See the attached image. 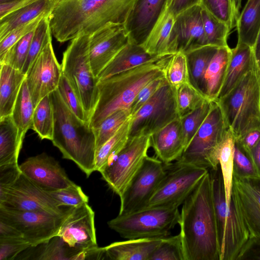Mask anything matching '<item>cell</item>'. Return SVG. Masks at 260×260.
<instances>
[{"mask_svg": "<svg viewBox=\"0 0 260 260\" xmlns=\"http://www.w3.org/2000/svg\"><path fill=\"white\" fill-rule=\"evenodd\" d=\"M178 224L184 260H220L209 170L182 205Z\"/></svg>", "mask_w": 260, "mask_h": 260, "instance_id": "1", "label": "cell"}, {"mask_svg": "<svg viewBox=\"0 0 260 260\" xmlns=\"http://www.w3.org/2000/svg\"><path fill=\"white\" fill-rule=\"evenodd\" d=\"M136 0H58L49 15L57 41L90 35L106 24H124Z\"/></svg>", "mask_w": 260, "mask_h": 260, "instance_id": "2", "label": "cell"}, {"mask_svg": "<svg viewBox=\"0 0 260 260\" xmlns=\"http://www.w3.org/2000/svg\"><path fill=\"white\" fill-rule=\"evenodd\" d=\"M54 112L52 142L62 157L74 161L87 177L95 171L96 139L89 123L78 118L67 107L57 89L50 94Z\"/></svg>", "mask_w": 260, "mask_h": 260, "instance_id": "3", "label": "cell"}, {"mask_svg": "<svg viewBox=\"0 0 260 260\" xmlns=\"http://www.w3.org/2000/svg\"><path fill=\"white\" fill-rule=\"evenodd\" d=\"M161 59L99 81V99L90 118V126L93 129L96 128L107 117L116 111H130L140 90L151 81L164 75Z\"/></svg>", "mask_w": 260, "mask_h": 260, "instance_id": "4", "label": "cell"}, {"mask_svg": "<svg viewBox=\"0 0 260 260\" xmlns=\"http://www.w3.org/2000/svg\"><path fill=\"white\" fill-rule=\"evenodd\" d=\"M216 101L236 139L242 138L249 131H260V80L256 68Z\"/></svg>", "mask_w": 260, "mask_h": 260, "instance_id": "5", "label": "cell"}, {"mask_svg": "<svg viewBox=\"0 0 260 260\" xmlns=\"http://www.w3.org/2000/svg\"><path fill=\"white\" fill-rule=\"evenodd\" d=\"M213 203L216 220L220 260H239L248 241V236L236 205L231 198L225 202L221 169H210Z\"/></svg>", "mask_w": 260, "mask_h": 260, "instance_id": "6", "label": "cell"}, {"mask_svg": "<svg viewBox=\"0 0 260 260\" xmlns=\"http://www.w3.org/2000/svg\"><path fill=\"white\" fill-rule=\"evenodd\" d=\"M89 37L88 35L81 34L71 41L63 53L61 65L62 74L90 118L99 99V80L90 66Z\"/></svg>", "mask_w": 260, "mask_h": 260, "instance_id": "7", "label": "cell"}, {"mask_svg": "<svg viewBox=\"0 0 260 260\" xmlns=\"http://www.w3.org/2000/svg\"><path fill=\"white\" fill-rule=\"evenodd\" d=\"M179 218L178 208L145 207L118 214L108 225L126 239L165 238L178 224Z\"/></svg>", "mask_w": 260, "mask_h": 260, "instance_id": "8", "label": "cell"}, {"mask_svg": "<svg viewBox=\"0 0 260 260\" xmlns=\"http://www.w3.org/2000/svg\"><path fill=\"white\" fill-rule=\"evenodd\" d=\"M165 168V175L145 207L178 208L208 172L207 168L177 160Z\"/></svg>", "mask_w": 260, "mask_h": 260, "instance_id": "9", "label": "cell"}, {"mask_svg": "<svg viewBox=\"0 0 260 260\" xmlns=\"http://www.w3.org/2000/svg\"><path fill=\"white\" fill-rule=\"evenodd\" d=\"M229 127L216 101L204 121L177 161L214 169L215 150Z\"/></svg>", "mask_w": 260, "mask_h": 260, "instance_id": "10", "label": "cell"}, {"mask_svg": "<svg viewBox=\"0 0 260 260\" xmlns=\"http://www.w3.org/2000/svg\"><path fill=\"white\" fill-rule=\"evenodd\" d=\"M73 207H68L63 213L57 214L21 211L0 206V220L17 229L31 246H36L57 236L62 223Z\"/></svg>", "mask_w": 260, "mask_h": 260, "instance_id": "11", "label": "cell"}, {"mask_svg": "<svg viewBox=\"0 0 260 260\" xmlns=\"http://www.w3.org/2000/svg\"><path fill=\"white\" fill-rule=\"evenodd\" d=\"M175 90L167 83L132 116L129 138L151 136L179 118Z\"/></svg>", "mask_w": 260, "mask_h": 260, "instance_id": "12", "label": "cell"}, {"mask_svg": "<svg viewBox=\"0 0 260 260\" xmlns=\"http://www.w3.org/2000/svg\"><path fill=\"white\" fill-rule=\"evenodd\" d=\"M150 136L129 138L121 151L100 172L109 187L120 197L148 155Z\"/></svg>", "mask_w": 260, "mask_h": 260, "instance_id": "13", "label": "cell"}, {"mask_svg": "<svg viewBox=\"0 0 260 260\" xmlns=\"http://www.w3.org/2000/svg\"><path fill=\"white\" fill-rule=\"evenodd\" d=\"M166 173L165 164L158 158L147 156L120 197L119 215L145 208Z\"/></svg>", "mask_w": 260, "mask_h": 260, "instance_id": "14", "label": "cell"}, {"mask_svg": "<svg viewBox=\"0 0 260 260\" xmlns=\"http://www.w3.org/2000/svg\"><path fill=\"white\" fill-rule=\"evenodd\" d=\"M231 198L247 233V244L260 238V185L256 175H242L234 168Z\"/></svg>", "mask_w": 260, "mask_h": 260, "instance_id": "15", "label": "cell"}, {"mask_svg": "<svg viewBox=\"0 0 260 260\" xmlns=\"http://www.w3.org/2000/svg\"><path fill=\"white\" fill-rule=\"evenodd\" d=\"M0 206L26 211L63 213V208L50 193L34 183L22 173L0 199Z\"/></svg>", "mask_w": 260, "mask_h": 260, "instance_id": "16", "label": "cell"}, {"mask_svg": "<svg viewBox=\"0 0 260 260\" xmlns=\"http://www.w3.org/2000/svg\"><path fill=\"white\" fill-rule=\"evenodd\" d=\"M62 74L50 40L30 66L26 81L35 108L40 101L56 90Z\"/></svg>", "mask_w": 260, "mask_h": 260, "instance_id": "17", "label": "cell"}, {"mask_svg": "<svg viewBox=\"0 0 260 260\" xmlns=\"http://www.w3.org/2000/svg\"><path fill=\"white\" fill-rule=\"evenodd\" d=\"M70 247L87 252V259L99 247L94 212L87 203L73 207L62 223L58 235Z\"/></svg>", "mask_w": 260, "mask_h": 260, "instance_id": "18", "label": "cell"}, {"mask_svg": "<svg viewBox=\"0 0 260 260\" xmlns=\"http://www.w3.org/2000/svg\"><path fill=\"white\" fill-rule=\"evenodd\" d=\"M123 24L110 23L89 37V57L92 71L98 78L128 42Z\"/></svg>", "mask_w": 260, "mask_h": 260, "instance_id": "19", "label": "cell"}, {"mask_svg": "<svg viewBox=\"0 0 260 260\" xmlns=\"http://www.w3.org/2000/svg\"><path fill=\"white\" fill-rule=\"evenodd\" d=\"M202 6L196 5L179 14L171 32L169 53H184L208 45L202 17Z\"/></svg>", "mask_w": 260, "mask_h": 260, "instance_id": "20", "label": "cell"}, {"mask_svg": "<svg viewBox=\"0 0 260 260\" xmlns=\"http://www.w3.org/2000/svg\"><path fill=\"white\" fill-rule=\"evenodd\" d=\"M19 168L27 178L48 192L75 184L58 162L45 152L27 158Z\"/></svg>", "mask_w": 260, "mask_h": 260, "instance_id": "21", "label": "cell"}, {"mask_svg": "<svg viewBox=\"0 0 260 260\" xmlns=\"http://www.w3.org/2000/svg\"><path fill=\"white\" fill-rule=\"evenodd\" d=\"M167 0H136L124 23L130 42L141 45L166 9Z\"/></svg>", "mask_w": 260, "mask_h": 260, "instance_id": "22", "label": "cell"}, {"mask_svg": "<svg viewBox=\"0 0 260 260\" xmlns=\"http://www.w3.org/2000/svg\"><path fill=\"white\" fill-rule=\"evenodd\" d=\"M150 147L164 164L178 160L185 150L180 118L150 136Z\"/></svg>", "mask_w": 260, "mask_h": 260, "instance_id": "23", "label": "cell"}, {"mask_svg": "<svg viewBox=\"0 0 260 260\" xmlns=\"http://www.w3.org/2000/svg\"><path fill=\"white\" fill-rule=\"evenodd\" d=\"M166 56V55H165ZM165 56L151 54L141 45L128 42L98 76L99 81L150 62H157Z\"/></svg>", "mask_w": 260, "mask_h": 260, "instance_id": "24", "label": "cell"}, {"mask_svg": "<svg viewBox=\"0 0 260 260\" xmlns=\"http://www.w3.org/2000/svg\"><path fill=\"white\" fill-rule=\"evenodd\" d=\"M164 238L127 239L103 247L106 259L149 260Z\"/></svg>", "mask_w": 260, "mask_h": 260, "instance_id": "25", "label": "cell"}, {"mask_svg": "<svg viewBox=\"0 0 260 260\" xmlns=\"http://www.w3.org/2000/svg\"><path fill=\"white\" fill-rule=\"evenodd\" d=\"M255 68L253 48L237 43L236 47L232 49L225 77L217 100L227 94L249 72Z\"/></svg>", "mask_w": 260, "mask_h": 260, "instance_id": "26", "label": "cell"}, {"mask_svg": "<svg viewBox=\"0 0 260 260\" xmlns=\"http://www.w3.org/2000/svg\"><path fill=\"white\" fill-rule=\"evenodd\" d=\"M0 71V119L11 116L26 75L2 63Z\"/></svg>", "mask_w": 260, "mask_h": 260, "instance_id": "27", "label": "cell"}, {"mask_svg": "<svg viewBox=\"0 0 260 260\" xmlns=\"http://www.w3.org/2000/svg\"><path fill=\"white\" fill-rule=\"evenodd\" d=\"M231 53L232 49L229 46L218 48L208 65L204 78L203 93L210 101H215L218 99Z\"/></svg>", "mask_w": 260, "mask_h": 260, "instance_id": "28", "label": "cell"}, {"mask_svg": "<svg viewBox=\"0 0 260 260\" xmlns=\"http://www.w3.org/2000/svg\"><path fill=\"white\" fill-rule=\"evenodd\" d=\"M235 137L229 128L224 138L217 146L214 155V168L220 165L223 180L225 202L230 207L233 176L234 169V155Z\"/></svg>", "mask_w": 260, "mask_h": 260, "instance_id": "29", "label": "cell"}, {"mask_svg": "<svg viewBox=\"0 0 260 260\" xmlns=\"http://www.w3.org/2000/svg\"><path fill=\"white\" fill-rule=\"evenodd\" d=\"M175 17L167 9L160 15L145 41L141 45L148 53L158 56L169 53L171 32Z\"/></svg>", "mask_w": 260, "mask_h": 260, "instance_id": "30", "label": "cell"}, {"mask_svg": "<svg viewBox=\"0 0 260 260\" xmlns=\"http://www.w3.org/2000/svg\"><path fill=\"white\" fill-rule=\"evenodd\" d=\"M58 0H39L0 19V41L16 28L44 12L52 11Z\"/></svg>", "mask_w": 260, "mask_h": 260, "instance_id": "31", "label": "cell"}, {"mask_svg": "<svg viewBox=\"0 0 260 260\" xmlns=\"http://www.w3.org/2000/svg\"><path fill=\"white\" fill-rule=\"evenodd\" d=\"M236 27L237 43L253 48L260 30V0H247L240 12Z\"/></svg>", "mask_w": 260, "mask_h": 260, "instance_id": "32", "label": "cell"}, {"mask_svg": "<svg viewBox=\"0 0 260 260\" xmlns=\"http://www.w3.org/2000/svg\"><path fill=\"white\" fill-rule=\"evenodd\" d=\"M218 48L215 46L207 45L185 53L190 83L203 95L204 76L210 61Z\"/></svg>", "mask_w": 260, "mask_h": 260, "instance_id": "33", "label": "cell"}, {"mask_svg": "<svg viewBox=\"0 0 260 260\" xmlns=\"http://www.w3.org/2000/svg\"><path fill=\"white\" fill-rule=\"evenodd\" d=\"M22 146L11 116L0 119V166L18 164Z\"/></svg>", "mask_w": 260, "mask_h": 260, "instance_id": "34", "label": "cell"}, {"mask_svg": "<svg viewBox=\"0 0 260 260\" xmlns=\"http://www.w3.org/2000/svg\"><path fill=\"white\" fill-rule=\"evenodd\" d=\"M34 250V259H85V251L70 247L59 236H55L48 242L36 246H31Z\"/></svg>", "mask_w": 260, "mask_h": 260, "instance_id": "35", "label": "cell"}, {"mask_svg": "<svg viewBox=\"0 0 260 260\" xmlns=\"http://www.w3.org/2000/svg\"><path fill=\"white\" fill-rule=\"evenodd\" d=\"M34 109L25 79L22 84L11 115L18 129V139L22 145L26 132L31 128Z\"/></svg>", "mask_w": 260, "mask_h": 260, "instance_id": "36", "label": "cell"}, {"mask_svg": "<svg viewBox=\"0 0 260 260\" xmlns=\"http://www.w3.org/2000/svg\"><path fill=\"white\" fill-rule=\"evenodd\" d=\"M131 117L120 127L117 133L99 149L95 153V171L100 172L121 151L129 138Z\"/></svg>", "mask_w": 260, "mask_h": 260, "instance_id": "37", "label": "cell"}, {"mask_svg": "<svg viewBox=\"0 0 260 260\" xmlns=\"http://www.w3.org/2000/svg\"><path fill=\"white\" fill-rule=\"evenodd\" d=\"M164 75L168 83L175 89L190 83L185 54L178 52L165 56L161 60Z\"/></svg>", "mask_w": 260, "mask_h": 260, "instance_id": "38", "label": "cell"}, {"mask_svg": "<svg viewBox=\"0 0 260 260\" xmlns=\"http://www.w3.org/2000/svg\"><path fill=\"white\" fill-rule=\"evenodd\" d=\"M31 129L41 140L52 141L54 131V112L50 94L43 98L35 108Z\"/></svg>", "mask_w": 260, "mask_h": 260, "instance_id": "39", "label": "cell"}, {"mask_svg": "<svg viewBox=\"0 0 260 260\" xmlns=\"http://www.w3.org/2000/svg\"><path fill=\"white\" fill-rule=\"evenodd\" d=\"M202 17L208 45L218 47L228 46L230 30L228 26L202 7Z\"/></svg>", "mask_w": 260, "mask_h": 260, "instance_id": "40", "label": "cell"}, {"mask_svg": "<svg viewBox=\"0 0 260 260\" xmlns=\"http://www.w3.org/2000/svg\"><path fill=\"white\" fill-rule=\"evenodd\" d=\"M176 99L180 118L201 106L208 100L190 83L176 89Z\"/></svg>", "mask_w": 260, "mask_h": 260, "instance_id": "41", "label": "cell"}, {"mask_svg": "<svg viewBox=\"0 0 260 260\" xmlns=\"http://www.w3.org/2000/svg\"><path fill=\"white\" fill-rule=\"evenodd\" d=\"M131 117L129 110H118L107 117L96 128L93 129L96 139V151L111 138Z\"/></svg>", "mask_w": 260, "mask_h": 260, "instance_id": "42", "label": "cell"}, {"mask_svg": "<svg viewBox=\"0 0 260 260\" xmlns=\"http://www.w3.org/2000/svg\"><path fill=\"white\" fill-rule=\"evenodd\" d=\"M50 14L43 18L35 29L27 56L21 71L25 75L48 42L52 40L49 22Z\"/></svg>", "mask_w": 260, "mask_h": 260, "instance_id": "43", "label": "cell"}, {"mask_svg": "<svg viewBox=\"0 0 260 260\" xmlns=\"http://www.w3.org/2000/svg\"><path fill=\"white\" fill-rule=\"evenodd\" d=\"M213 103L207 100L201 106L180 118L185 149L207 117Z\"/></svg>", "mask_w": 260, "mask_h": 260, "instance_id": "44", "label": "cell"}, {"mask_svg": "<svg viewBox=\"0 0 260 260\" xmlns=\"http://www.w3.org/2000/svg\"><path fill=\"white\" fill-rule=\"evenodd\" d=\"M149 260H184L181 236H168L155 249Z\"/></svg>", "mask_w": 260, "mask_h": 260, "instance_id": "45", "label": "cell"}, {"mask_svg": "<svg viewBox=\"0 0 260 260\" xmlns=\"http://www.w3.org/2000/svg\"><path fill=\"white\" fill-rule=\"evenodd\" d=\"M35 29L13 45L0 59V64H8L21 71L28 55Z\"/></svg>", "mask_w": 260, "mask_h": 260, "instance_id": "46", "label": "cell"}, {"mask_svg": "<svg viewBox=\"0 0 260 260\" xmlns=\"http://www.w3.org/2000/svg\"><path fill=\"white\" fill-rule=\"evenodd\" d=\"M57 90L62 100L70 110L80 119L89 123L90 118L81 101L63 74L60 78Z\"/></svg>", "mask_w": 260, "mask_h": 260, "instance_id": "47", "label": "cell"}, {"mask_svg": "<svg viewBox=\"0 0 260 260\" xmlns=\"http://www.w3.org/2000/svg\"><path fill=\"white\" fill-rule=\"evenodd\" d=\"M51 12V11L41 14L29 22L16 28L0 41V59L17 42L35 30L43 18Z\"/></svg>", "mask_w": 260, "mask_h": 260, "instance_id": "48", "label": "cell"}, {"mask_svg": "<svg viewBox=\"0 0 260 260\" xmlns=\"http://www.w3.org/2000/svg\"><path fill=\"white\" fill-rule=\"evenodd\" d=\"M61 206L76 207L88 202V197L75 183L64 188L49 192Z\"/></svg>", "mask_w": 260, "mask_h": 260, "instance_id": "49", "label": "cell"}, {"mask_svg": "<svg viewBox=\"0 0 260 260\" xmlns=\"http://www.w3.org/2000/svg\"><path fill=\"white\" fill-rule=\"evenodd\" d=\"M201 6L225 23L230 31L236 27L231 0H202Z\"/></svg>", "mask_w": 260, "mask_h": 260, "instance_id": "50", "label": "cell"}, {"mask_svg": "<svg viewBox=\"0 0 260 260\" xmlns=\"http://www.w3.org/2000/svg\"><path fill=\"white\" fill-rule=\"evenodd\" d=\"M234 162L237 171L244 175H258L251 153L239 139L235 140Z\"/></svg>", "mask_w": 260, "mask_h": 260, "instance_id": "51", "label": "cell"}, {"mask_svg": "<svg viewBox=\"0 0 260 260\" xmlns=\"http://www.w3.org/2000/svg\"><path fill=\"white\" fill-rule=\"evenodd\" d=\"M167 83L163 75L154 79L145 85L140 90L131 106V116L134 115L160 87Z\"/></svg>", "mask_w": 260, "mask_h": 260, "instance_id": "52", "label": "cell"}, {"mask_svg": "<svg viewBox=\"0 0 260 260\" xmlns=\"http://www.w3.org/2000/svg\"><path fill=\"white\" fill-rule=\"evenodd\" d=\"M30 246L23 238L0 239V260L14 259Z\"/></svg>", "mask_w": 260, "mask_h": 260, "instance_id": "53", "label": "cell"}, {"mask_svg": "<svg viewBox=\"0 0 260 260\" xmlns=\"http://www.w3.org/2000/svg\"><path fill=\"white\" fill-rule=\"evenodd\" d=\"M18 164L0 166V199L21 174Z\"/></svg>", "mask_w": 260, "mask_h": 260, "instance_id": "54", "label": "cell"}, {"mask_svg": "<svg viewBox=\"0 0 260 260\" xmlns=\"http://www.w3.org/2000/svg\"><path fill=\"white\" fill-rule=\"evenodd\" d=\"M202 0H167L166 9L176 17L184 10L196 5H201Z\"/></svg>", "mask_w": 260, "mask_h": 260, "instance_id": "55", "label": "cell"}, {"mask_svg": "<svg viewBox=\"0 0 260 260\" xmlns=\"http://www.w3.org/2000/svg\"><path fill=\"white\" fill-rule=\"evenodd\" d=\"M39 0H15L0 4V19Z\"/></svg>", "mask_w": 260, "mask_h": 260, "instance_id": "56", "label": "cell"}, {"mask_svg": "<svg viewBox=\"0 0 260 260\" xmlns=\"http://www.w3.org/2000/svg\"><path fill=\"white\" fill-rule=\"evenodd\" d=\"M260 259V238L253 240L246 245L240 259Z\"/></svg>", "mask_w": 260, "mask_h": 260, "instance_id": "57", "label": "cell"}, {"mask_svg": "<svg viewBox=\"0 0 260 260\" xmlns=\"http://www.w3.org/2000/svg\"><path fill=\"white\" fill-rule=\"evenodd\" d=\"M239 140L241 142L244 147L250 152L251 149L260 140V131L255 129L249 131Z\"/></svg>", "mask_w": 260, "mask_h": 260, "instance_id": "58", "label": "cell"}, {"mask_svg": "<svg viewBox=\"0 0 260 260\" xmlns=\"http://www.w3.org/2000/svg\"><path fill=\"white\" fill-rule=\"evenodd\" d=\"M18 238H23V236L22 234L17 229L5 221L0 220V239Z\"/></svg>", "mask_w": 260, "mask_h": 260, "instance_id": "59", "label": "cell"}, {"mask_svg": "<svg viewBox=\"0 0 260 260\" xmlns=\"http://www.w3.org/2000/svg\"><path fill=\"white\" fill-rule=\"evenodd\" d=\"M255 68L260 80V30L255 44L253 47Z\"/></svg>", "mask_w": 260, "mask_h": 260, "instance_id": "60", "label": "cell"}, {"mask_svg": "<svg viewBox=\"0 0 260 260\" xmlns=\"http://www.w3.org/2000/svg\"><path fill=\"white\" fill-rule=\"evenodd\" d=\"M250 153L254 167L257 170L258 174L260 175V140L251 149Z\"/></svg>", "mask_w": 260, "mask_h": 260, "instance_id": "61", "label": "cell"}, {"mask_svg": "<svg viewBox=\"0 0 260 260\" xmlns=\"http://www.w3.org/2000/svg\"><path fill=\"white\" fill-rule=\"evenodd\" d=\"M242 0H231L234 20L237 22L240 14Z\"/></svg>", "mask_w": 260, "mask_h": 260, "instance_id": "62", "label": "cell"}, {"mask_svg": "<svg viewBox=\"0 0 260 260\" xmlns=\"http://www.w3.org/2000/svg\"><path fill=\"white\" fill-rule=\"evenodd\" d=\"M15 1V0H0V4L3 3H6V2H10V1Z\"/></svg>", "mask_w": 260, "mask_h": 260, "instance_id": "63", "label": "cell"}]
</instances>
